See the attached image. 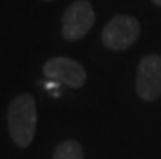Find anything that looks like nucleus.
<instances>
[{
	"instance_id": "obj_8",
	"label": "nucleus",
	"mask_w": 161,
	"mask_h": 159,
	"mask_svg": "<svg viewBox=\"0 0 161 159\" xmlns=\"http://www.w3.org/2000/svg\"><path fill=\"white\" fill-rule=\"evenodd\" d=\"M44 2H52V0H44Z\"/></svg>"
},
{
	"instance_id": "obj_5",
	"label": "nucleus",
	"mask_w": 161,
	"mask_h": 159,
	"mask_svg": "<svg viewBox=\"0 0 161 159\" xmlns=\"http://www.w3.org/2000/svg\"><path fill=\"white\" fill-rule=\"evenodd\" d=\"M42 73L46 78H49L55 83H60L69 88L78 89L86 81V72L83 65L69 57H52L49 59L44 67Z\"/></svg>"
},
{
	"instance_id": "obj_6",
	"label": "nucleus",
	"mask_w": 161,
	"mask_h": 159,
	"mask_svg": "<svg viewBox=\"0 0 161 159\" xmlns=\"http://www.w3.org/2000/svg\"><path fill=\"white\" fill-rule=\"evenodd\" d=\"M52 159H83V148L77 140H64L55 146Z\"/></svg>"
},
{
	"instance_id": "obj_3",
	"label": "nucleus",
	"mask_w": 161,
	"mask_h": 159,
	"mask_svg": "<svg viewBox=\"0 0 161 159\" xmlns=\"http://www.w3.org/2000/svg\"><path fill=\"white\" fill-rule=\"evenodd\" d=\"M96 16L90 0H75L62 15V37L75 42L85 37L94 26Z\"/></svg>"
},
{
	"instance_id": "obj_7",
	"label": "nucleus",
	"mask_w": 161,
	"mask_h": 159,
	"mask_svg": "<svg viewBox=\"0 0 161 159\" xmlns=\"http://www.w3.org/2000/svg\"><path fill=\"white\" fill-rule=\"evenodd\" d=\"M151 2H153L156 7H161V0H151Z\"/></svg>"
},
{
	"instance_id": "obj_1",
	"label": "nucleus",
	"mask_w": 161,
	"mask_h": 159,
	"mask_svg": "<svg viewBox=\"0 0 161 159\" xmlns=\"http://www.w3.org/2000/svg\"><path fill=\"white\" fill-rule=\"evenodd\" d=\"M7 122L13 143L20 148H28L33 143L37 127L36 99L28 93L16 96L8 106Z\"/></svg>"
},
{
	"instance_id": "obj_2",
	"label": "nucleus",
	"mask_w": 161,
	"mask_h": 159,
	"mask_svg": "<svg viewBox=\"0 0 161 159\" xmlns=\"http://www.w3.org/2000/svg\"><path fill=\"white\" fill-rule=\"evenodd\" d=\"M140 23L130 15H117L103 28L101 42L106 49L124 52L135 44L140 36Z\"/></svg>"
},
{
	"instance_id": "obj_4",
	"label": "nucleus",
	"mask_w": 161,
	"mask_h": 159,
	"mask_svg": "<svg viewBox=\"0 0 161 159\" xmlns=\"http://www.w3.org/2000/svg\"><path fill=\"white\" fill-rule=\"evenodd\" d=\"M135 91L142 101L153 102L161 98V55L148 54L137 68Z\"/></svg>"
}]
</instances>
